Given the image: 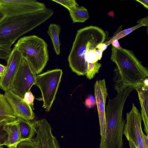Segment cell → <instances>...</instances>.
<instances>
[{
    "label": "cell",
    "mask_w": 148,
    "mask_h": 148,
    "mask_svg": "<svg viewBox=\"0 0 148 148\" xmlns=\"http://www.w3.org/2000/svg\"><path fill=\"white\" fill-rule=\"evenodd\" d=\"M106 34L100 28L87 26L77 31L68 58L69 65L78 75H86L91 79L98 73L101 64L96 50L98 45L103 42Z\"/></svg>",
    "instance_id": "cell-1"
},
{
    "label": "cell",
    "mask_w": 148,
    "mask_h": 148,
    "mask_svg": "<svg viewBox=\"0 0 148 148\" xmlns=\"http://www.w3.org/2000/svg\"><path fill=\"white\" fill-rule=\"evenodd\" d=\"M110 59L115 65L113 77L115 90L119 92L129 87L135 88L148 77V70L133 52L112 46Z\"/></svg>",
    "instance_id": "cell-2"
},
{
    "label": "cell",
    "mask_w": 148,
    "mask_h": 148,
    "mask_svg": "<svg viewBox=\"0 0 148 148\" xmlns=\"http://www.w3.org/2000/svg\"><path fill=\"white\" fill-rule=\"evenodd\" d=\"M53 11L49 8L16 16L5 15L0 20V45L11 49L16 40L49 18Z\"/></svg>",
    "instance_id": "cell-3"
},
{
    "label": "cell",
    "mask_w": 148,
    "mask_h": 148,
    "mask_svg": "<svg viewBox=\"0 0 148 148\" xmlns=\"http://www.w3.org/2000/svg\"><path fill=\"white\" fill-rule=\"evenodd\" d=\"M132 91L127 88L109 99L106 106V123L105 138L100 141L99 148H124L123 136L125 120L123 116L124 107L128 97Z\"/></svg>",
    "instance_id": "cell-4"
},
{
    "label": "cell",
    "mask_w": 148,
    "mask_h": 148,
    "mask_svg": "<svg viewBox=\"0 0 148 148\" xmlns=\"http://www.w3.org/2000/svg\"><path fill=\"white\" fill-rule=\"evenodd\" d=\"M14 47L21 52L36 74L43 70L49 60L47 45L44 40L35 35L20 39Z\"/></svg>",
    "instance_id": "cell-5"
},
{
    "label": "cell",
    "mask_w": 148,
    "mask_h": 148,
    "mask_svg": "<svg viewBox=\"0 0 148 148\" xmlns=\"http://www.w3.org/2000/svg\"><path fill=\"white\" fill-rule=\"evenodd\" d=\"M62 74V70L56 69L36 75L35 85L41 90L42 107L46 112L49 111L55 99Z\"/></svg>",
    "instance_id": "cell-6"
},
{
    "label": "cell",
    "mask_w": 148,
    "mask_h": 148,
    "mask_svg": "<svg viewBox=\"0 0 148 148\" xmlns=\"http://www.w3.org/2000/svg\"><path fill=\"white\" fill-rule=\"evenodd\" d=\"M36 75L31 65L23 57L10 90L23 98L25 93L30 90L32 86L35 85Z\"/></svg>",
    "instance_id": "cell-7"
},
{
    "label": "cell",
    "mask_w": 148,
    "mask_h": 148,
    "mask_svg": "<svg viewBox=\"0 0 148 148\" xmlns=\"http://www.w3.org/2000/svg\"><path fill=\"white\" fill-rule=\"evenodd\" d=\"M140 113L134 104L126 114L123 134L127 140H131L138 148H145L144 145Z\"/></svg>",
    "instance_id": "cell-8"
},
{
    "label": "cell",
    "mask_w": 148,
    "mask_h": 148,
    "mask_svg": "<svg viewBox=\"0 0 148 148\" xmlns=\"http://www.w3.org/2000/svg\"><path fill=\"white\" fill-rule=\"evenodd\" d=\"M0 8L6 16H16L39 11L46 8L44 3L34 0H0Z\"/></svg>",
    "instance_id": "cell-9"
},
{
    "label": "cell",
    "mask_w": 148,
    "mask_h": 148,
    "mask_svg": "<svg viewBox=\"0 0 148 148\" xmlns=\"http://www.w3.org/2000/svg\"><path fill=\"white\" fill-rule=\"evenodd\" d=\"M22 58L21 52L14 47L7 59L5 72L0 78V88L5 92L10 90Z\"/></svg>",
    "instance_id": "cell-10"
},
{
    "label": "cell",
    "mask_w": 148,
    "mask_h": 148,
    "mask_svg": "<svg viewBox=\"0 0 148 148\" xmlns=\"http://www.w3.org/2000/svg\"><path fill=\"white\" fill-rule=\"evenodd\" d=\"M94 94L98 114L100 141H101L104 139L106 134V102L108 95L104 79L97 80L96 82L94 85Z\"/></svg>",
    "instance_id": "cell-11"
},
{
    "label": "cell",
    "mask_w": 148,
    "mask_h": 148,
    "mask_svg": "<svg viewBox=\"0 0 148 148\" xmlns=\"http://www.w3.org/2000/svg\"><path fill=\"white\" fill-rule=\"evenodd\" d=\"M36 134V137L32 139L36 148H60L52 133L51 127L46 119L38 120Z\"/></svg>",
    "instance_id": "cell-12"
},
{
    "label": "cell",
    "mask_w": 148,
    "mask_h": 148,
    "mask_svg": "<svg viewBox=\"0 0 148 148\" xmlns=\"http://www.w3.org/2000/svg\"><path fill=\"white\" fill-rule=\"evenodd\" d=\"M4 95L17 118L29 121L34 119V114L31 106L23 98L10 90L5 92Z\"/></svg>",
    "instance_id": "cell-13"
},
{
    "label": "cell",
    "mask_w": 148,
    "mask_h": 148,
    "mask_svg": "<svg viewBox=\"0 0 148 148\" xmlns=\"http://www.w3.org/2000/svg\"><path fill=\"white\" fill-rule=\"evenodd\" d=\"M137 92L141 106V117L144 124V130L148 135V79L135 88Z\"/></svg>",
    "instance_id": "cell-14"
},
{
    "label": "cell",
    "mask_w": 148,
    "mask_h": 148,
    "mask_svg": "<svg viewBox=\"0 0 148 148\" xmlns=\"http://www.w3.org/2000/svg\"><path fill=\"white\" fill-rule=\"evenodd\" d=\"M2 125V129L6 132L8 137L1 145H4L8 147L12 146H17L22 141L17 119L14 120L4 123Z\"/></svg>",
    "instance_id": "cell-15"
},
{
    "label": "cell",
    "mask_w": 148,
    "mask_h": 148,
    "mask_svg": "<svg viewBox=\"0 0 148 148\" xmlns=\"http://www.w3.org/2000/svg\"><path fill=\"white\" fill-rule=\"evenodd\" d=\"M19 125L22 142L32 140L34 135L37 134L38 126V121L31 122L29 120L17 118Z\"/></svg>",
    "instance_id": "cell-16"
},
{
    "label": "cell",
    "mask_w": 148,
    "mask_h": 148,
    "mask_svg": "<svg viewBox=\"0 0 148 148\" xmlns=\"http://www.w3.org/2000/svg\"><path fill=\"white\" fill-rule=\"evenodd\" d=\"M4 95L0 93V123H3L17 119Z\"/></svg>",
    "instance_id": "cell-17"
},
{
    "label": "cell",
    "mask_w": 148,
    "mask_h": 148,
    "mask_svg": "<svg viewBox=\"0 0 148 148\" xmlns=\"http://www.w3.org/2000/svg\"><path fill=\"white\" fill-rule=\"evenodd\" d=\"M60 30V26L56 24H51L47 30V33L51 39L54 50L58 55L60 53L59 34Z\"/></svg>",
    "instance_id": "cell-18"
},
{
    "label": "cell",
    "mask_w": 148,
    "mask_h": 148,
    "mask_svg": "<svg viewBox=\"0 0 148 148\" xmlns=\"http://www.w3.org/2000/svg\"><path fill=\"white\" fill-rule=\"evenodd\" d=\"M69 11L73 23H84L89 17L87 10L82 6H76Z\"/></svg>",
    "instance_id": "cell-19"
},
{
    "label": "cell",
    "mask_w": 148,
    "mask_h": 148,
    "mask_svg": "<svg viewBox=\"0 0 148 148\" xmlns=\"http://www.w3.org/2000/svg\"><path fill=\"white\" fill-rule=\"evenodd\" d=\"M143 26L141 24H137L135 26L121 31L117 33L109 40L104 42L103 43L108 46L111 44L114 40H118L119 39L125 37L136 29Z\"/></svg>",
    "instance_id": "cell-20"
},
{
    "label": "cell",
    "mask_w": 148,
    "mask_h": 148,
    "mask_svg": "<svg viewBox=\"0 0 148 148\" xmlns=\"http://www.w3.org/2000/svg\"><path fill=\"white\" fill-rule=\"evenodd\" d=\"M52 1L62 5L69 11L76 6H79L76 1L74 0H52Z\"/></svg>",
    "instance_id": "cell-21"
},
{
    "label": "cell",
    "mask_w": 148,
    "mask_h": 148,
    "mask_svg": "<svg viewBox=\"0 0 148 148\" xmlns=\"http://www.w3.org/2000/svg\"><path fill=\"white\" fill-rule=\"evenodd\" d=\"M34 97L30 90L26 92L23 98V100L31 106L33 107Z\"/></svg>",
    "instance_id": "cell-22"
},
{
    "label": "cell",
    "mask_w": 148,
    "mask_h": 148,
    "mask_svg": "<svg viewBox=\"0 0 148 148\" xmlns=\"http://www.w3.org/2000/svg\"><path fill=\"white\" fill-rule=\"evenodd\" d=\"M85 106L88 108H90L96 105V102L95 97L90 95L85 100L84 102Z\"/></svg>",
    "instance_id": "cell-23"
},
{
    "label": "cell",
    "mask_w": 148,
    "mask_h": 148,
    "mask_svg": "<svg viewBox=\"0 0 148 148\" xmlns=\"http://www.w3.org/2000/svg\"><path fill=\"white\" fill-rule=\"evenodd\" d=\"M16 148H36L32 140H26L20 143Z\"/></svg>",
    "instance_id": "cell-24"
},
{
    "label": "cell",
    "mask_w": 148,
    "mask_h": 148,
    "mask_svg": "<svg viewBox=\"0 0 148 148\" xmlns=\"http://www.w3.org/2000/svg\"><path fill=\"white\" fill-rule=\"evenodd\" d=\"M148 17L141 18L137 21V23L138 24H140L143 26L148 27Z\"/></svg>",
    "instance_id": "cell-25"
},
{
    "label": "cell",
    "mask_w": 148,
    "mask_h": 148,
    "mask_svg": "<svg viewBox=\"0 0 148 148\" xmlns=\"http://www.w3.org/2000/svg\"><path fill=\"white\" fill-rule=\"evenodd\" d=\"M108 45L103 42L98 45L97 47V49L101 50L103 52L107 48Z\"/></svg>",
    "instance_id": "cell-26"
},
{
    "label": "cell",
    "mask_w": 148,
    "mask_h": 148,
    "mask_svg": "<svg viewBox=\"0 0 148 148\" xmlns=\"http://www.w3.org/2000/svg\"><path fill=\"white\" fill-rule=\"evenodd\" d=\"M144 145L145 148H148V135L143 134Z\"/></svg>",
    "instance_id": "cell-27"
},
{
    "label": "cell",
    "mask_w": 148,
    "mask_h": 148,
    "mask_svg": "<svg viewBox=\"0 0 148 148\" xmlns=\"http://www.w3.org/2000/svg\"><path fill=\"white\" fill-rule=\"evenodd\" d=\"M139 3L141 4L145 8L148 9V0H136Z\"/></svg>",
    "instance_id": "cell-28"
},
{
    "label": "cell",
    "mask_w": 148,
    "mask_h": 148,
    "mask_svg": "<svg viewBox=\"0 0 148 148\" xmlns=\"http://www.w3.org/2000/svg\"><path fill=\"white\" fill-rule=\"evenodd\" d=\"M111 44L112 46L116 48L119 49H121L122 48L120 45L118 40H114L112 43Z\"/></svg>",
    "instance_id": "cell-29"
},
{
    "label": "cell",
    "mask_w": 148,
    "mask_h": 148,
    "mask_svg": "<svg viewBox=\"0 0 148 148\" xmlns=\"http://www.w3.org/2000/svg\"><path fill=\"white\" fill-rule=\"evenodd\" d=\"M6 66L0 64V77L4 73Z\"/></svg>",
    "instance_id": "cell-30"
},
{
    "label": "cell",
    "mask_w": 148,
    "mask_h": 148,
    "mask_svg": "<svg viewBox=\"0 0 148 148\" xmlns=\"http://www.w3.org/2000/svg\"><path fill=\"white\" fill-rule=\"evenodd\" d=\"M128 141L130 148H138L131 140H129Z\"/></svg>",
    "instance_id": "cell-31"
},
{
    "label": "cell",
    "mask_w": 148,
    "mask_h": 148,
    "mask_svg": "<svg viewBox=\"0 0 148 148\" xmlns=\"http://www.w3.org/2000/svg\"><path fill=\"white\" fill-rule=\"evenodd\" d=\"M96 52L99 58L101 59L102 56L103 52L100 50L97 49L96 50Z\"/></svg>",
    "instance_id": "cell-32"
},
{
    "label": "cell",
    "mask_w": 148,
    "mask_h": 148,
    "mask_svg": "<svg viewBox=\"0 0 148 148\" xmlns=\"http://www.w3.org/2000/svg\"><path fill=\"white\" fill-rule=\"evenodd\" d=\"M2 124L0 123V126L1 125H2ZM7 135V134L6 133L5 134L0 135V145H1L2 143V142L1 141V140L3 139Z\"/></svg>",
    "instance_id": "cell-33"
},
{
    "label": "cell",
    "mask_w": 148,
    "mask_h": 148,
    "mask_svg": "<svg viewBox=\"0 0 148 148\" xmlns=\"http://www.w3.org/2000/svg\"><path fill=\"white\" fill-rule=\"evenodd\" d=\"M5 16V15L1 10L0 11V20L2 19Z\"/></svg>",
    "instance_id": "cell-34"
},
{
    "label": "cell",
    "mask_w": 148,
    "mask_h": 148,
    "mask_svg": "<svg viewBox=\"0 0 148 148\" xmlns=\"http://www.w3.org/2000/svg\"><path fill=\"white\" fill-rule=\"evenodd\" d=\"M17 147L16 146H12L8 147V148H16ZM0 148H3V145H0Z\"/></svg>",
    "instance_id": "cell-35"
},
{
    "label": "cell",
    "mask_w": 148,
    "mask_h": 148,
    "mask_svg": "<svg viewBox=\"0 0 148 148\" xmlns=\"http://www.w3.org/2000/svg\"></svg>",
    "instance_id": "cell-36"
}]
</instances>
